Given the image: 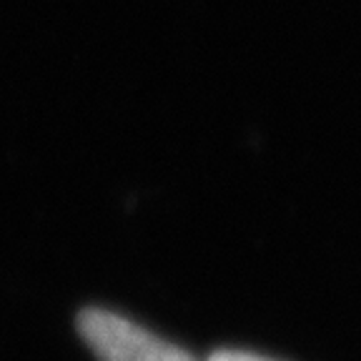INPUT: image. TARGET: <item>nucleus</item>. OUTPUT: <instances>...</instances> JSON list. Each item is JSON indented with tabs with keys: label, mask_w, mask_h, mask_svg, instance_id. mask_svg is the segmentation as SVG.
Segmentation results:
<instances>
[{
	"label": "nucleus",
	"mask_w": 361,
	"mask_h": 361,
	"mask_svg": "<svg viewBox=\"0 0 361 361\" xmlns=\"http://www.w3.org/2000/svg\"><path fill=\"white\" fill-rule=\"evenodd\" d=\"M78 331L98 361H198L180 346L108 309L80 311Z\"/></svg>",
	"instance_id": "1"
},
{
	"label": "nucleus",
	"mask_w": 361,
	"mask_h": 361,
	"mask_svg": "<svg viewBox=\"0 0 361 361\" xmlns=\"http://www.w3.org/2000/svg\"><path fill=\"white\" fill-rule=\"evenodd\" d=\"M209 361H274V359H266V356L251 354V351L221 349V351H214V354L209 356Z\"/></svg>",
	"instance_id": "2"
}]
</instances>
